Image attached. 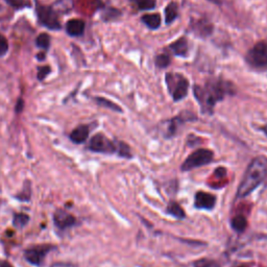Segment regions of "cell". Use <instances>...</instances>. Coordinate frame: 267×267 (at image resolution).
Wrapping results in <instances>:
<instances>
[{
	"label": "cell",
	"instance_id": "9a60e30c",
	"mask_svg": "<svg viewBox=\"0 0 267 267\" xmlns=\"http://www.w3.org/2000/svg\"><path fill=\"white\" fill-rule=\"evenodd\" d=\"M89 136V128L87 126H79L70 135V139L77 144L84 143Z\"/></svg>",
	"mask_w": 267,
	"mask_h": 267
},
{
	"label": "cell",
	"instance_id": "4dcf8cb0",
	"mask_svg": "<svg viewBox=\"0 0 267 267\" xmlns=\"http://www.w3.org/2000/svg\"><path fill=\"white\" fill-rule=\"evenodd\" d=\"M23 107H24L23 100H22V99H19V100H18V104H17V106H16V112H17V113H20V112L23 110Z\"/></svg>",
	"mask_w": 267,
	"mask_h": 267
},
{
	"label": "cell",
	"instance_id": "5b68a950",
	"mask_svg": "<svg viewBox=\"0 0 267 267\" xmlns=\"http://www.w3.org/2000/svg\"><path fill=\"white\" fill-rule=\"evenodd\" d=\"M119 141H112L102 134H96L89 143V150L99 154H117Z\"/></svg>",
	"mask_w": 267,
	"mask_h": 267
},
{
	"label": "cell",
	"instance_id": "1f68e13d",
	"mask_svg": "<svg viewBox=\"0 0 267 267\" xmlns=\"http://www.w3.org/2000/svg\"><path fill=\"white\" fill-rule=\"evenodd\" d=\"M0 267H13V266L8 262H0Z\"/></svg>",
	"mask_w": 267,
	"mask_h": 267
},
{
	"label": "cell",
	"instance_id": "52a82bcc",
	"mask_svg": "<svg viewBox=\"0 0 267 267\" xmlns=\"http://www.w3.org/2000/svg\"><path fill=\"white\" fill-rule=\"evenodd\" d=\"M37 15L39 18V21L46 26L49 29H60V21L57 18V13L53 10V8L45 7V6H38L37 7Z\"/></svg>",
	"mask_w": 267,
	"mask_h": 267
},
{
	"label": "cell",
	"instance_id": "cb8c5ba5",
	"mask_svg": "<svg viewBox=\"0 0 267 267\" xmlns=\"http://www.w3.org/2000/svg\"><path fill=\"white\" fill-rule=\"evenodd\" d=\"M50 45V38L47 34H41L37 38V46L40 47L41 49H48Z\"/></svg>",
	"mask_w": 267,
	"mask_h": 267
},
{
	"label": "cell",
	"instance_id": "836d02e7",
	"mask_svg": "<svg viewBox=\"0 0 267 267\" xmlns=\"http://www.w3.org/2000/svg\"><path fill=\"white\" fill-rule=\"evenodd\" d=\"M38 60H39V61L45 60V54H44V53H39V54H38Z\"/></svg>",
	"mask_w": 267,
	"mask_h": 267
},
{
	"label": "cell",
	"instance_id": "603a6c76",
	"mask_svg": "<svg viewBox=\"0 0 267 267\" xmlns=\"http://www.w3.org/2000/svg\"><path fill=\"white\" fill-rule=\"evenodd\" d=\"M193 267H220V265L211 259H199L193 262Z\"/></svg>",
	"mask_w": 267,
	"mask_h": 267
},
{
	"label": "cell",
	"instance_id": "7c38bea8",
	"mask_svg": "<svg viewBox=\"0 0 267 267\" xmlns=\"http://www.w3.org/2000/svg\"><path fill=\"white\" fill-rule=\"evenodd\" d=\"M66 32L71 37L81 36L85 32V23L79 19L69 20L66 24Z\"/></svg>",
	"mask_w": 267,
	"mask_h": 267
},
{
	"label": "cell",
	"instance_id": "5bb4252c",
	"mask_svg": "<svg viewBox=\"0 0 267 267\" xmlns=\"http://www.w3.org/2000/svg\"><path fill=\"white\" fill-rule=\"evenodd\" d=\"M166 213L173 216L176 219H184L186 217V213L183 208L176 201H170L166 208Z\"/></svg>",
	"mask_w": 267,
	"mask_h": 267
},
{
	"label": "cell",
	"instance_id": "8fae6325",
	"mask_svg": "<svg viewBox=\"0 0 267 267\" xmlns=\"http://www.w3.org/2000/svg\"><path fill=\"white\" fill-rule=\"evenodd\" d=\"M54 223L61 230H65L75 224V218L64 210H58L54 214Z\"/></svg>",
	"mask_w": 267,
	"mask_h": 267
},
{
	"label": "cell",
	"instance_id": "ffe728a7",
	"mask_svg": "<svg viewBox=\"0 0 267 267\" xmlns=\"http://www.w3.org/2000/svg\"><path fill=\"white\" fill-rule=\"evenodd\" d=\"M73 8V0H57L54 5V11L57 13H69Z\"/></svg>",
	"mask_w": 267,
	"mask_h": 267
},
{
	"label": "cell",
	"instance_id": "f546056e",
	"mask_svg": "<svg viewBox=\"0 0 267 267\" xmlns=\"http://www.w3.org/2000/svg\"><path fill=\"white\" fill-rule=\"evenodd\" d=\"M51 267H77V266L71 263H55Z\"/></svg>",
	"mask_w": 267,
	"mask_h": 267
},
{
	"label": "cell",
	"instance_id": "8992f818",
	"mask_svg": "<svg viewBox=\"0 0 267 267\" xmlns=\"http://www.w3.org/2000/svg\"><path fill=\"white\" fill-rule=\"evenodd\" d=\"M248 62L256 68L267 67V41L257 43L249 52Z\"/></svg>",
	"mask_w": 267,
	"mask_h": 267
},
{
	"label": "cell",
	"instance_id": "44dd1931",
	"mask_svg": "<svg viewBox=\"0 0 267 267\" xmlns=\"http://www.w3.org/2000/svg\"><path fill=\"white\" fill-rule=\"evenodd\" d=\"M131 3L134 4L140 11L153 10L157 5L156 0H131Z\"/></svg>",
	"mask_w": 267,
	"mask_h": 267
},
{
	"label": "cell",
	"instance_id": "484cf974",
	"mask_svg": "<svg viewBox=\"0 0 267 267\" xmlns=\"http://www.w3.org/2000/svg\"><path fill=\"white\" fill-rule=\"evenodd\" d=\"M29 217L26 214H17L14 217V225L17 228H23L28 222Z\"/></svg>",
	"mask_w": 267,
	"mask_h": 267
},
{
	"label": "cell",
	"instance_id": "3957f363",
	"mask_svg": "<svg viewBox=\"0 0 267 267\" xmlns=\"http://www.w3.org/2000/svg\"><path fill=\"white\" fill-rule=\"evenodd\" d=\"M165 80L168 91L174 101H180L187 96L189 81L182 74L167 73Z\"/></svg>",
	"mask_w": 267,
	"mask_h": 267
},
{
	"label": "cell",
	"instance_id": "f1b7e54d",
	"mask_svg": "<svg viewBox=\"0 0 267 267\" xmlns=\"http://www.w3.org/2000/svg\"><path fill=\"white\" fill-rule=\"evenodd\" d=\"M50 73V68L48 66H44L42 68L39 69V72H38V78L40 80H43L45 79V77Z\"/></svg>",
	"mask_w": 267,
	"mask_h": 267
},
{
	"label": "cell",
	"instance_id": "e0dca14e",
	"mask_svg": "<svg viewBox=\"0 0 267 267\" xmlns=\"http://www.w3.org/2000/svg\"><path fill=\"white\" fill-rule=\"evenodd\" d=\"M142 22L151 29H157L161 25V17L159 14H146L141 18Z\"/></svg>",
	"mask_w": 267,
	"mask_h": 267
},
{
	"label": "cell",
	"instance_id": "d6986e66",
	"mask_svg": "<svg viewBox=\"0 0 267 267\" xmlns=\"http://www.w3.org/2000/svg\"><path fill=\"white\" fill-rule=\"evenodd\" d=\"M179 8H177V5L175 3H170L166 9H165V22L167 24H170L172 23L176 17H177V14H179V10H177Z\"/></svg>",
	"mask_w": 267,
	"mask_h": 267
},
{
	"label": "cell",
	"instance_id": "6da1fadb",
	"mask_svg": "<svg viewBox=\"0 0 267 267\" xmlns=\"http://www.w3.org/2000/svg\"><path fill=\"white\" fill-rule=\"evenodd\" d=\"M193 92L196 100L201 107L202 113L211 114L216 102L222 100L225 95L234 93V88L230 83L221 79H214L207 83L203 87L194 86Z\"/></svg>",
	"mask_w": 267,
	"mask_h": 267
},
{
	"label": "cell",
	"instance_id": "e575fe53",
	"mask_svg": "<svg viewBox=\"0 0 267 267\" xmlns=\"http://www.w3.org/2000/svg\"><path fill=\"white\" fill-rule=\"evenodd\" d=\"M262 131H263V133L265 134V136L267 137V125L265 126V127H263V129H262Z\"/></svg>",
	"mask_w": 267,
	"mask_h": 267
},
{
	"label": "cell",
	"instance_id": "d590c367",
	"mask_svg": "<svg viewBox=\"0 0 267 267\" xmlns=\"http://www.w3.org/2000/svg\"><path fill=\"white\" fill-rule=\"evenodd\" d=\"M238 267H247V266H244V265H242V266H238Z\"/></svg>",
	"mask_w": 267,
	"mask_h": 267
},
{
	"label": "cell",
	"instance_id": "ba28073f",
	"mask_svg": "<svg viewBox=\"0 0 267 267\" xmlns=\"http://www.w3.org/2000/svg\"><path fill=\"white\" fill-rule=\"evenodd\" d=\"M216 200L217 199L215 195L203 191H198L194 196V207L198 210H212L216 204Z\"/></svg>",
	"mask_w": 267,
	"mask_h": 267
},
{
	"label": "cell",
	"instance_id": "4316f807",
	"mask_svg": "<svg viewBox=\"0 0 267 267\" xmlns=\"http://www.w3.org/2000/svg\"><path fill=\"white\" fill-rule=\"evenodd\" d=\"M9 50V43L8 40L3 36L0 35V56H4Z\"/></svg>",
	"mask_w": 267,
	"mask_h": 267
},
{
	"label": "cell",
	"instance_id": "9c48e42d",
	"mask_svg": "<svg viewBox=\"0 0 267 267\" xmlns=\"http://www.w3.org/2000/svg\"><path fill=\"white\" fill-rule=\"evenodd\" d=\"M51 250L49 245H43V247H37L33 249H28L24 253L25 259L33 265H41L46 254Z\"/></svg>",
	"mask_w": 267,
	"mask_h": 267
},
{
	"label": "cell",
	"instance_id": "277c9868",
	"mask_svg": "<svg viewBox=\"0 0 267 267\" xmlns=\"http://www.w3.org/2000/svg\"><path fill=\"white\" fill-rule=\"evenodd\" d=\"M214 159V153L207 148H199L192 153L182 164L181 169L183 171H190L192 169L210 164Z\"/></svg>",
	"mask_w": 267,
	"mask_h": 267
},
{
	"label": "cell",
	"instance_id": "d6a6232c",
	"mask_svg": "<svg viewBox=\"0 0 267 267\" xmlns=\"http://www.w3.org/2000/svg\"><path fill=\"white\" fill-rule=\"evenodd\" d=\"M208 2L213 3V4H215V5H221V4L223 3V0H208Z\"/></svg>",
	"mask_w": 267,
	"mask_h": 267
},
{
	"label": "cell",
	"instance_id": "83f0119b",
	"mask_svg": "<svg viewBox=\"0 0 267 267\" xmlns=\"http://www.w3.org/2000/svg\"><path fill=\"white\" fill-rule=\"evenodd\" d=\"M6 2L15 9H21L25 7V0H6Z\"/></svg>",
	"mask_w": 267,
	"mask_h": 267
},
{
	"label": "cell",
	"instance_id": "d4e9b609",
	"mask_svg": "<svg viewBox=\"0 0 267 267\" xmlns=\"http://www.w3.org/2000/svg\"><path fill=\"white\" fill-rule=\"evenodd\" d=\"M170 64V58L167 54H160L156 57V65L159 68H166Z\"/></svg>",
	"mask_w": 267,
	"mask_h": 267
},
{
	"label": "cell",
	"instance_id": "4fadbf2b",
	"mask_svg": "<svg viewBox=\"0 0 267 267\" xmlns=\"http://www.w3.org/2000/svg\"><path fill=\"white\" fill-rule=\"evenodd\" d=\"M170 49L173 54L179 56H186L188 53V42L186 39L181 38L174 43H172L170 46Z\"/></svg>",
	"mask_w": 267,
	"mask_h": 267
},
{
	"label": "cell",
	"instance_id": "7a4b0ae2",
	"mask_svg": "<svg viewBox=\"0 0 267 267\" xmlns=\"http://www.w3.org/2000/svg\"><path fill=\"white\" fill-rule=\"evenodd\" d=\"M267 176V158L260 156L255 158L248 166L242 181L237 190L236 197L243 198L255 191Z\"/></svg>",
	"mask_w": 267,
	"mask_h": 267
},
{
	"label": "cell",
	"instance_id": "ac0fdd59",
	"mask_svg": "<svg viewBox=\"0 0 267 267\" xmlns=\"http://www.w3.org/2000/svg\"><path fill=\"white\" fill-rule=\"evenodd\" d=\"M231 227L232 229L237 233H243L248 227V220L244 215H236L231 220Z\"/></svg>",
	"mask_w": 267,
	"mask_h": 267
},
{
	"label": "cell",
	"instance_id": "2e32d148",
	"mask_svg": "<svg viewBox=\"0 0 267 267\" xmlns=\"http://www.w3.org/2000/svg\"><path fill=\"white\" fill-rule=\"evenodd\" d=\"M193 28H194V32L197 34V35H200L202 37H206V36H209L211 33H212V29H213V26L211 23L207 22L206 20H201V21H197L194 25H193Z\"/></svg>",
	"mask_w": 267,
	"mask_h": 267
},
{
	"label": "cell",
	"instance_id": "7402d4cb",
	"mask_svg": "<svg viewBox=\"0 0 267 267\" xmlns=\"http://www.w3.org/2000/svg\"><path fill=\"white\" fill-rule=\"evenodd\" d=\"M95 101H96L99 106H101V107H105V108H107V109L113 110V111H115V112L122 113V109H121L119 106L114 104L113 101H111V100H109V99H107V98L96 97V98H95Z\"/></svg>",
	"mask_w": 267,
	"mask_h": 267
},
{
	"label": "cell",
	"instance_id": "30bf717a",
	"mask_svg": "<svg viewBox=\"0 0 267 267\" xmlns=\"http://www.w3.org/2000/svg\"><path fill=\"white\" fill-rule=\"evenodd\" d=\"M195 119H196L195 115H193V114L190 113V112H184V113H182L181 115L176 116L175 118H173L172 120H170L169 127H168V129H167V134H166V136H167V137H172V136L176 133L177 128H179L180 125H182V124H184V122H186V121H193V120H195Z\"/></svg>",
	"mask_w": 267,
	"mask_h": 267
}]
</instances>
